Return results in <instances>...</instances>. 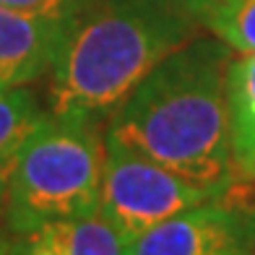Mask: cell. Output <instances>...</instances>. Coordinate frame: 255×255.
Segmentation results:
<instances>
[{
	"label": "cell",
	"mask_w": 255,
	"mask_h": 255,
	"mask_svg": "<svg viewBox=\"0 0 255 255\" xmlns=\"http://www.w3.org/2000/svg\"><path fill=\"white\" fill-rule=\"evenodd\" d=\"M235 50L211 31L154 65L110 112L104 138L219 193L232 190L227 68Z\"/></svg>",
	"instance_id": "obj_1"
},
{
	"label": "cell",
	"mask_w": 255,
	"mask_h": 255,
	"mask_svg": "<svg viewBox=\"0 0 255 255\" xmlns=\"http://www.w3.org/2000/svg\"><path fill=\"white\" fill-rule=\"evenodd\" d=\"M201 31L190 0H63L47 110L112 112L154 65Z\"/></svg>",
	"instance_id": "obj_2"
},
{
	"label": "cell",
	"mask_w": 255,
	"mask_h": 255,
	"mask_svg": "<svg viewBox=\"0 0 255 255\" xmlns=\"http://www.w3.org/2000/svg\"><path fill=\"white\" fill-rule=\"evenodd\" d=\"M104 133L91 115L50 112L13 161L3 195L5 227L13 235L99 208Z\"/></svg>",
	"instance_id": "obj_3"
},
{
	"label": "cell",
	"mask_w": 255,
	"mask_h": 255,
	"mask_svg": "<svg viewBox=\"0 0 255 255\" xmlns=\"http://www.w3.org/2000/svg\"><path fill=\"white\" fill-rule=\"evenodd\" d=\"M222 198L224 193L104 138L99 214L128 240L175 214Z\"/></svg>",
	"instance_id": "obj_4"
},
{
	"label": "cell",
	"mask_w": 255,
	"mask_h": 255,
	"mask_svg": "<svg viewBox=\"0 0 255 255\" xmlns=\"http://www.w3.org/2000/svg\"><path fill=\"white\" fill-rule=\"evenodd\" d=\"M242 222L219 201L175 214L128 240V255H219L240 245Z\"/></svg>",
	"instance_id": "obj_5"
},
{
	"label": "cell",
	"mask_w": 255,
	"mask_h": 255,
	"mask_svg": "<svg viewBox=\"0 0 255 255\" xmlns=\"http://www.w3.org/2000/svg\"><path fill=\"white\" fill-rule=\"evenodd\" d=\"M60 34V5L18 10L0 3V84L29 86L50 73Z\"/></svg>",
	"instance_id": "obj_6"
},
{
	"label": "cell",
	"mask_w": 255,
	"mask_h": 255,
	"mask_svg": "<svg viewBox=\"0 0 255 255\" xmlns=\"http://www.w3.org/2000/svg\"><path fill=\"white\" fill-rule=\"evenodd\" d=\"M232 190L255 188V52H235L227 68Z\"/></svg>",
	"instance_id": "obj_7"
},
{
	"label": "cell",
	"mask_w": 255,
	"mask_h": 255,
	"mask_svg": "<svg viewBox=\"0 0 255 255\" xmlns=\"http://www.w3.org/2000/svg\"><path fill=\"white\" fill-rule=\"evenodd\" d=\"M47 115L29 86H3L0 84V206H3L5 185L13 169V161L34 133V128Z\"/></svg>",
	"instance_id": "obj_8"
},
{
	"label": "cell",
	"mask_w": 255,
	"mask_h": 255,
	"mask_svg": "<svg viewBox=\"0 0 255 255\" xmlns=\"http://www.w3.org/2000/svg\"><path fill=\"white\" fill-rule=\"evenodd\" d=\"M201 26L235 52H255V0H190Z\"/></svg>",
	"instance_id": "obj_9"
},
{
	"label": "cell",
	"mask_w": 255,
	"mask_h": 255,
	"mask_svg": "<svg viewBox=\"0 0 255 255\" xmlns=\"http://www.w3.org/2000/svg\"><path fill=\"white\" fill-rule=\"evenodd\" d=\"M65 255H128V237L107 222L99 208L52 224Z\"/></svg>",
	"instance_id": "obj_10"
},
{
	"label": "cell",
	"mask_w": 255,
	"mask_h": 255,
	"mask_svg": "<svg viewBox=\"0 0 255 255\" xmlns=\"http://www.w3.org/2000/svg\"><path fill=\"white\" fill-rule=\"evenodd\" d=\"M8 255H65L60 237L52 224L26 232V235H16V240L8 245Z\"/></svg>",
	"instance_id": "obj_11"
},
{
	"label": "cell",
	"mask_w": 255,
	"mask_h": 255,
	"mask_svg": "<svg viewBox=\"0 0 255 255\" xmlns=\"http://www.w3.org/2000/svg\"><path fill=\"white\" fill-rule=\"evenodd\" d=\"M8 8H18V10H50L57 8L63 0H0Z\"/></svg>",
	"instance_id": "obj_12"
},
{
	"label": "cell",
	"mask_w": 255,
	"mask_h": 255,
	"mask_svg": "<svg viewBox=\"0 0 255 255\" xmlns=\"http://www.w3.org/2000/svg\"><path fill=\"white\" fill-rule=\"evenodd\" d=\"M219 255H250V253L242 248V245H232V248H227L224 253H219Z\"/></svg>",
	"instance_id": "obj_13"
},
{
	"label": "cell",
	"mask_w": 255,
	"mask_h": 255,
	"mask_svg": "<svg viewBox=\"0 0 255 255\" xmlns=\"http://www.w3.org/2000/svg\"><path fill=\"white\" fill-rule=\"evenodd\" d=\"M8 245H10V242L0 237V255H8Z\"/></svg>",
	"instance_id": "obj_14"
}]
</instances>
